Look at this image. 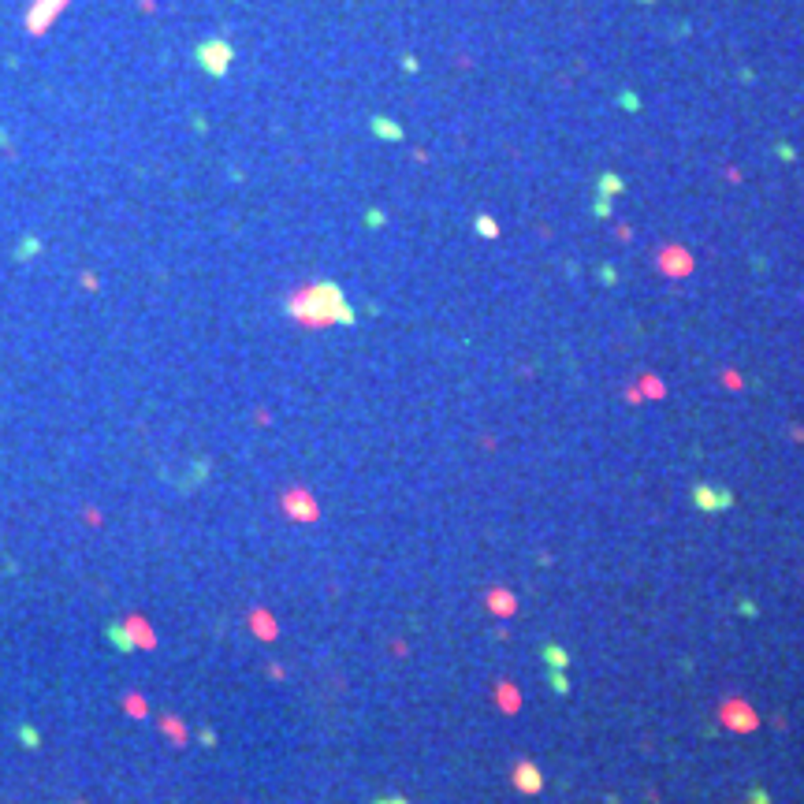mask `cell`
I'll return each instance as SVG.
<instances>
[]
</instances>
